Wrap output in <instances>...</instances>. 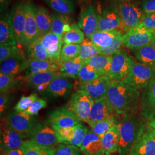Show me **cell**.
Returning a JSON list of instances; mask_svg holds the SVG:
<instances>
[{
    "instance_id": "obj_1",
    "label": "cell",
    "mask_w": 155,
    "mask_h": 155,
    "mask_svg": "<svg viewBox=\"0 0 155 155\" xmlns=\"http://www.w3.org/2000/svg\"><path fill=\"white\" fill-rule=\"evenodd\" d=\"M106 97L117 114L123 116L137 111L141 93L123 81L111 80Z\"/></svg>"
},
{
    "instance_id": "obj_2",
    "label": "cell",
    "mask_w": 155,
    "mask_h": 155,
    "mask_svg": "<svg viewBox=\"0 0 155 155\" xmlns=\"http://www.w3.org/2000/svg\"><path fill=\"white\" fill-rule=\"evenodd\" d=\"M146 121L137 111L122 116L120 123L119 155H126L130 152L134 141L147 124Z\"/></svg>"
},
{
    "instance_id": "obj_3",
    "label": "cell",
    "mask_w": 155,
    "mask_h": 155,
    "mask_svg": "<svg viewBox=\"0 0 155 155\" xmlns=\"http://www.w3.org/2000/svg\"><path fill=\"white\" fill-rule=\"evenodd\" d=\"M117 13L121 23L118 29L123 34L139 25L144 13L130 0H121L119 3Z\"/></svg>"
},
{
    "instance_id": "obj_4",
    "label": "cell",
    "mask_w": 155,
    "mask_h": 155,
    "mask_svg": "<svg viewBox=\"0 0 155 155\" xmlns=\"http://www.w3.org/2000/svg\"><path fill=\"white\" fill-rule=\"evenodd\" d=\"M155 79V68L142 63L133 64L127 76L123 79L124 83L140 90L147 87Z\"/></svg>"
},
{
    "instance_id": "obj_5",
    "label": "cell",
    "mask_w": 155,
    "mask_h": 155,
    "mask_svg": "<svg viewBox=\"0 0 155 155\" xmlns=\"http://www.w3.org/2000/svg\"><path fill=\"white\" fill-rule=\"evenodd\" d=\"M28 137L30 141L39 145L55 150L59 141L55 130L48 121H42L36 124Z\"/></svg>"
},
{
    "instance_id": "obj_6",
    "label": "cell",
    "mask_w": 155,
    "mask_h": 155,
    "mask_svg": "<svg viewBox=\"0 0 155 155\" xmlns=\"http://www.w3.org/2000/svg\"><path fill=\"white\" fill-rule=\"evenodd\" d=\"M94 100L82 90H78L71 95L66 105L79 121L87 122Z\"/></svg>"
},
{
    "instance_id": "obj_7",
    "label": "cell",
    "mask_w": 155,
    "mask_h": 155,
    "mask_svg": "<svg viewBox=\"0 0 155 155\" xmlns=\"http://www.w3.org/2000/svg\"><path fill=\"white\" fill-rule=\"evenodd\" d=\"M129 155H155V129L148 122L134 141Z\"/></svg>"
},
{
    "instance_id": "obj_8",
    "label": "cell",
    "mask_w": 155,
    "mask_h": 155,
    "mask_svg": "<svg viewBox=\"0 0 155 155\" xmlns=\"http://www.w3.org/2000/svg\"><path fill=\"white\" fill-rule=\"evenodd\" d=\"M135 62L125 50H120L111 55V68L108 77L111 80H121L126 77Z\"/></svg>"
},
{
    "instance_id": "obj_9",
    "label": "cell",
    "mask_w": 155,
    "mask_h": 155,
    "mask_svg": "<svg viewBox=\"0 0 155 155\" xmlns=\"http://www.w3.org/2000/svg\"><path fill=\"white\" fill-rule=\"evenodd\" d=\"M155 36V30L147 29L137 26L122 36L123 45L134 50L150 44Z\"/></svg>"
},
{
    "instance_id": "obj_10",
    "label": "cell",
    "mask_w": 155,
    "mask_h": 155,
    "mask_svg": "<svg viewBox=\"0 0 155 155\" xmlns=\"http://www.w3.org/2000/svg\"><path fill=\"white\" fill-rule=\"evenodd\" d=\"M25 137L21 133H18L12 128L5 119H2L1 123L0 145L1 150L20 149L24 143Z\"/></svg>"
},
{
    "instance_id": "obj_11",
    "label": "cell",
    "mask_w": 155,
    "mask_h": 155,
    "mask_svg": "<svg viewBox=\"0 0 155 155\" xmlns=\"http://www.w3.org/2000/svg\"><path fill=\"white\" fill-rule=\"evenodd\" d=\"M25 29L24 41L22 46L27 47L40 38L37 26L36 15L37 8L30 1L25 2Z\"/></svg>"
},
{
    "instance_id": "obj_12",
    "label": "cell",
    "mask_w": 155,
    "mask_h": 155,
    "mask_svg": "<svg viewBox=\"0 0 155 155\" xmlns=\"http://www.w3.org/2000/svg\"><path fill=\"white\" fill-rule=\"evenodd\" d=\"M140 113L147 121L155 118V79L143 89L141 94Z\"/></svg>"
},
{
    "instance_id": "obj_13",
    "label": "cell",
    "mask_w": 155,
    "mask_h": 155,
    "mask_svg": "<svg viewBox=\"0 0 155 155\" xmlns=\"http://www.w3.org/2000/svg\"><path fill=\"white\" fill-rule=\"evenodd\" d=\"M12 24L17 45H22L25 29V2H18L11 12Z\"/></svg>"
},
{
    "instance_id": "obj_14",
    "label": "cell",
    "mask_w": 155,
    "mask_h": 155,
    "mask_svg": "<svg viewBox=\"0 0 155 155\" xmlns=\"http://www.w3.org/2000/svg\"><path fill=\"white\" fill-rule=\"evenodd\" d=\"M110 79L106 76H100L87 82H80L78 90H82L93 100L105 97L111 82Z\"/></svg>"
},
{
    "instance_id": "obj_15",
    "label": "cell",
    "mask_w": 155,
    "mask_h": 155,
    "mask_svg": "<svg viewBox=\"0 0 155 155\" xmlns=\"http://www.w3.org/2000/svg\"><path fill=\"white\" fill-rule=\"evenodd\" d=\"M6 121L11 127L18 133H21L25 137L33 128L35 117L24 112L14 111L5 118Z\"/></svg>"
},
{
    "instance_id": "obj_16",
    "label": "cell",
    "mask_w": 155,
    "mask_h": 155,
    "mask_svg": "<svg viewBox=\"0 0 155 155\" xmlns=\"http://www.w3.org/2000/svg\"><path fill=\"white\" fill-rule=\"evenodd\" d=\"M99 13L94 6L90 5L79 14L78 25L88 38L98 30Z\"/></svg>"
},
{
    "instance_id": "obj_17",
    "label": "cell",
    "mask_w": 155,
    "mask_h": 155,
    "mask_svg": "<svg viewBox=\"0 0 155 155\" xmlns=\"http://www.w3.org/2000/svg\"><path fill=\"white\" fill-rule=\"evenodd\" d=\"M47 121L52 127H72L80 121L71 111L65 106H61L50 112Z\"/></svg>"
},
{
    "instance_id": "obj_18",
    "label": "cell",
    "mask_w": 155,
    "mask_h": 155,
    "mask_svg": "<svg viewBox=\"0 0 155 155\" xmlns=\"http://www.w3.org/2000/svg\"><path fill=\"white\" fill-rule=\"evenodd\" d=\"M117 114L106 97L94 101L87 123L92 127L97 122Z\"/></svg>"
},
{
    "instance_id": "obj_19",
    "label": "cell",
    "mask_w": 155,
    "mask_h": 155,
    "mask_svg": "<svg viewBox=\"0 0 155 155\" xmlns=\"http://www.w3.org/2000/svg\"><path fill=\"white\" fill-rule=\"evenodd\" d=\"M47 51L49 60L59 62L63 45V38L50 32L39 38Z\"/></svg>"
},
{
    "instance_id": "obj_20",
    "label": "cell",
    "mask_w": 155,
    "mask_h": 155,
    "mask_svg": "<svg viewBox=\"0 0 155 155\" xmlns=\"http://www.w3.org/2000/svg\"><path fill=\"white\" fill-rule=\"evenodd\" d=\"M70 79L60 74L51 81L45 93L52 97H66L71 93L74 86Z\"/></svg>"
},
{
    "instance_id": "obj_21",
    "label": "cell",
    "mask_w": 155,
    "mask_h": 155,
    "mask_svg": "<svg viewBox=\"0 0 155 155\" xmlns=\"http://www.w3.org/2000/svg\"><path fill=\"white\" fill-rule=\"evenodd\" d=\"M28 59L24 55L9 58L1 63L0 73L16 77L28 67Z\"/></svg>"
},
{
    "instance_id": "obj_22",
    "label": "cell",
    "mask_w": 155,
    "mask_h": 155,
    "mask_svg": "<svg viewBox=\"0 0 155 155\" xmlns=\"http://www.w3.org/2000/svg\"><path fill=\"white\" fill-rule=\"evenodd\" d=\"M80 150L85 155H103L106 152L101 139L91 129L85 136Z\"/></svg>"
},
{
    "instance_id": "obj_23",
    "label": "cell",
    "mask_w": 155,
    "mask_h": 155,
    "mask_svg": "<svg viewBox=\"0 0 155 155\" xmlns=\"http://www.w3.org/2000/svg\"><path fill=\"white\" fill-rule=\"evenodd\" d=\"M60 73L59 71H45L35 74L28 79L27 86L39 93L45 92L51 81Z\"/></svg>"
},
{
    "instance_id": "obj_24",
    "label": "cell",
    "mask_w": 155,
    "mask_h": 155,
    "mask_svg": "<svg viewBox=\"0 0 155 155\" xmlns=\"http://www.w3.org/2000/svg\"><path fill=\"white\" fill-rule=\"evenodd\" d=\"M25 71L24 79L25 80L40 72L59 71V62L51 61L50 60L39 61L28 59V67Z\"/></svg>"
},
{
    "instance_id": "obj_25",
    "label": "cell",
    "mask_w": 155,
    "mask_h": 155,
    "mask_svg": "<svg viewBox=\"0 0 155 155\" xmlns=\"http://www.w3.org/2000/svg\"><path fill=\"white\" fill-rule=\"evenodd\" d=\"M17 45L12 24L11 12L1 16L0 20V45Z\"/></svg>"
},
{
    "instance_id": "obj_26",
    "label": "cell",
    "mask_w": 155,
    "mask_h": 155,
    "mask_svg": "<svg viewBox=\"0 0 155 155\" xmlns=\"http://www.w3.org/2000/svg\"><path fill=\"white\" fill-rule=\"evenodd\" d=\"M121 23V20L117 12L105 10L99 14L98 30L107 32L118 30Z\"/></svg>"
},
{
    "instance_id": "obj_27",
    "label": "cell",
    "mask_w": 155,
    "mask_h": 155,
    "mask_svg": "<svg viewBox=\"0 0 155 155\" xmlns=\"http://www.w3.org/2000/svg\"><path fill=\"white\" fill-rule=\"evenodd\" d=\"M120 123L111 127L104 136L100 138L101 139L104 148L106 151L109 153H114L118 151L120 137Z\"/></svg>"
},
{
    "instance_id": "obj_28",
    "label": "cell",
    "mask_w": 155,
    "mask_h": 155,
    "mask_svg": "<svg viewBox=\"0 0 155 155\" xmlns=\"http://www.w3.org/2000/svg\"><path fill=\"white\" fill-rule=\"evenodd\" d=\"M84 63V61L79 57L68 61H59V71L61 75L66 77L78 79L79 71Z\"/></svg>"
},
{
    "instance_id": "obj_29",
    "label": "cell",
    "mask_w": 155,
    "mask_h": 155,
    "mask_svg": "<svg viewBox=\"0 0 155 155\" xmlns=\"http://www.w3.org/2000/svg\"><path fill=\"white\" fill-rule=\"evenodd\" d=\"M111 56L98 55L84 61L91 67L100 76L108 77L111 68Z\"/></svg>"
},
{
    "instance_id": "obj_30",
    "label": "cell",
    "mask_w": 155,
    "mask_h": 155,
    "mask_svg": "<svg viewBox=\"0 0 155 155\" xmlns=\"http://www.w3.org/2000/svg\"><path fill=\"white\" fill-rule=\"evenodd\" d=\"M121 33H122L118 30L110 32L97 30L88 38L98 48H105L110 46L114 39Z\"/></svg>"
},
{
    "instance_id": "obj_31",
    "label": "cell",
    "mask_w": 155,
    "mask_h": 155,
    "mask_svg": "<svg viewBox=\"0 0 155 155\" xmlns=\"http://www.w3.org/2000/svg\"><path fill=\"white\" fill-rule=\"evenodd\" d=\"M36 20L40 37L51 32L52 15L47 8L43 6L37 8Z\"/></svg>"
},
{
    "instance_id": "obj_32",
    "label": "cell",
    "mask_w": 155,
    "mask_h": 155,
    "mask_svg": "<svg viewBox=\"0 0 155 155\" xmlns=\"http://www.w3.org/2000/svg\"><path fill=\"white\" fill-rule=\"evenodd\" d=\"M132 52L141 63L155 68V50L150 43L132 50Z\"/></svg>"
},
{
    "instance_id": "obj_33",
    "label": "cell",
    "mask_w": 155,
    "mask_h": 155,
    "mask_svg": "<svg viewBox=\"0 0 155 155\" xmlns=\"http://www.w3.org/2000/svg\"><path fill=\"white\" fill-rule=\"evenodd\" d=\"M26 47V53L28 59L49 61L47 51L39 38Z\"/></svg>"
},
{
    "instance_id": "obj_34",
    "label": "cell",
    "mask_w": 155,
    "mask_h": 155,
    "mask_svg": "<svg viewBox=\"0 0 155 155\" xmlns=\"http://www.w3.org/2000/svg\"><path fill=\"white\" fill-rule=\"evenodd\" d=\"M45 3L56 13L69 15L75 11V5L72 0H43Z\"/></svg>"
},
{
    "instance_id": "obj_35",
    "label": "cell",
    "mask_w": 155,
    "mask_h": 155,
    "mask_svg": "<svg viewBox=\"0 0 155 155\" xmlns=\"http://www.w3.org/2000/svg\"><path fill=\"white\" fill-rule=\"evenodd\" d=\"M85 39V35L75 23L71 24L70 29L64 33V45H81Z\"/></svg>"
},
{
    "instance_id": "obj_36",
    "label": "cell",
    "mask_w": 155,
    "mask_h": 155,
    "mask_svg": "<svg viewBox=\"0 0 155 155\" xmlns=\"http://www.w3.org/2000/svg\"><path fill=\"white\" fill-rule=\"evenodd\" d=\"M70 24V18L68 15L55 12L52 15L51 32L63 38L66 28Z\"/></svg>"
},
{
    "instance_id": "obj_37",
    "label": "cell",
    "mask_w": 155,
    "mask_h": 155,
    "mask_svg": "<svg viewBox=\"0 0 155 155\" xmlns=\"http://www.w3.org/2000/svg\"><path fill=\"white\" fill-rule=\"evenodd\" d=\"M21 149L24 155H55L56 150L39 145L30 140H25Z\"/></svg>"
},
{
    "instance_id": "obj_38",
    "label": "cell",
    "mask_w": 155,
    "mask_h": 155,
    "mask_svg": "<svg viewBox=\"0 0 155 155\" xmlns=\"http://www.w3.org/2000/svg\"><path fill=\"white\" fill-rule=\"evenodd\" d=\"M117 115L118 114H113L100 122H97L91 127V130L101 138L111 127L121 122V121L119 120V116Z\"/></svg>"
},
{
    "instance_id": "obj_39",
    "label": "cell",
    "mask_w": 155,
    "mask_h": 155,
    "mask_svg": "<svg viewBox=\"0 0 155 155\" xmlns=\"http://www.w3.org/2000/svg\"><path fill=\"white\" fill-rule=\"evenodd\" d=\"M81 50L79 58L83 61H89L95 56L100 55V51L89 38L84 39L81 44Z\"/></svg>"
},
{
    "instance_id": "obj_40",
    "label": "cell",
    "mask_w": 155,
    "mask_h": 155,
    "mask_svg": "<svg viewBox=\"0 0 155 155\" xmlns=\"http://www.w3.org/2000/svg\"><path fill=\"white\" fill-rule=\"evenodd\" d=\"M19 83V79L15 76L0 73V93H7Z\"/></svg>"
},
{
    "instance_id": "obj_41",
    "label": "cell",
    "mask_w": 155,
    "mask_h": 155,
    "mask_svg": "<svg viewBox=\"0 0 155 155\" xmlns=\"http://www.w3.org/2000/svg\"><path fill=\"white\" fill-rule=\"evenodd\" d=\"M81 50L80 45H64L61 49L60 61H66L79 56Z\"/></svg>"
},
{
    "instance_id": "obj_42",
    "label": "cell",
    "mask_w": 155,
    "mask_h": 155,
    "mask_svg": "<svg viewBox=\"0 0 155 155\" xmlns=\"http://www.w3.org/2000/svg\"><path fill=\"white\" fill-rule=\"evenodd\" d=\"M75 132L74 136L72 140L67 142L66 144L67 145H72L78 147H81L83 140L88 132V128L81 124H79L74 126Z\"/></svg>"
},
{
    "instance_id": "obj_43",
    "label": "cell",
    "mask_w": 155,
    "mask_h": 155,
    "mask_svg": "<svg viewBox=\"0 0 155 155\" xmlns=\"http://www.w3.org/2000/svg\"><path fill=\"white\" fill-rule=\"evenodd\" d=\"M24 55L21 49L16 45H1L0 46V63L18 55Z\"/></svg>"
},
{
    "instance_id": "obj_44",
    "label": "cell",
    "mask_w": 155,
    "mask_h": 155,
    "mask_svg": "<svg viewBox=\"0 0 155 155\" xmlns=\"http://www.w3.org/2000/svg\"><path fill=\"white\" fill-rule=\"evenodd\" d=\"M100 77L93 68L84 62L78 74V80L80 82H87Z\"/></svg>"
},
{
    "instance_id": "obj_45",
    "label": "cell",
    "mask_w": 155,
    "mask_h": 155,
    "mask_svg": "<svg viewBox=\"0 0 155 155\" xmlns=\"http://www.w3.org/2000/svg\"><path fill=\"white\" fill-rule=\"evenodd\" d=\"M59 143L66 144L72 140L74 136V126L72 127H53Z\"/></svg>"
},
{
    "instance_id": "obj_46",
    "label": "cell",
    "mask_w": 155,
    "mask_h": 155,
    "mask_svg": "<svg viewBox=\"0 0 155 155\" xmlns=\"http://www.w3.org/2000/svg\"><path fill=\"white\" fill-rule=\"evenodd\" d=\"M124 34L121 33L118 35L113 40L112 44L105 48H98L101 55L105 56H111L118 51L121 50V47L123 45L122 36Z\"/></svg>"
},
{
    "instance_id": "obj_47",
    "label": "cell",
    "mask_w": 155,
    "mask_h": 155,
    "mask_svg": "<svg viewBox=\"0 0 155 155\" xmlns=\"http://www.w3.org/2000/svg\"><path fill=\"white\" fill-rule=\"evenodd\" d=\"M38 99V94L33 93L28 96L23 95L15 106V111L16 112H24L32 105L33 102Z\"/></svg>"
},
{
    "instance_id": "obj_48",
    "label": "cell",
    "mask_w": 155,
    "mask_h": 155,
    "mask_svg": "<svg viewBox=\"0 0 155 155\" xmlns=\"http://www.w3.org/2000/svg\"><path fill=\"white\" fill-rule=\"evenodd\" d=\"M81 152L80 149L76 146L59 144L56 148L55 155H81Z\"/></svg>"
},
{
    "instance_id": "obj_49",
    "label": "cell",
    "mask_w": 155,
    "mask_h": 155,
    "mask_svg": "<svg viewBox=\"0 0 155 155\" xmlns=\"http://www.w3.org/2000/svg\"><path fill=\"white\" fill-rule=\"evenodd\" d=\"M47 105V101L45 99L38 98L27 110L24 112L31 116H36L38 114L39 111L46 107Z\"/></svg>"
},
{
    "instance_id": "obj_50",
    "label": "cell",
    "mask_w": 155,
    "mask_h": 155,
    "mask_svg": "<svg viewBox=\"0 0 155 155\" xmlns=\"http://www.w3.org/2000/svg\"><path fill=\"white\" fill-rule=\"evenodd\" d=\"M138 26L147 29L155 30V13L144 14Z\"/></svg>"
},
{
    "instance_id": "obj_51",
    "label": "cell",
    "mask_w": 155,
    "mask_h": 155,
    "mask_svg": "<svg viewBox=\"0 0 155 155\" xmlns=\"http://www.w3.org/2000/svg\"><path fill=\"white\" fill-rule=\"evenodd\" d=\"M142 11L144 14L155 13V0H145L142 5Z\"/></svg>"
},
{
    "instance_id": "obj_52",
    "label": "cell",
    "mask_w": 155,
    "mask_h": 155,
    "mask_svg": "<svg viewBox=\"0 0 155 155\" xmlns=\"http://www.w3.org/2000/svg\"><path fill=\"white\" fill-rule=\"evenodd\" d=\"M10 97L8 93H3L0 95V114L1 116L5 111L9 104Z\"/></svg>"
},
{
    "instance_id": "obj_53",
    "label": "cell",
    "mask_w": 155,
    "mask_h": 155,
    "mask_svg": "<svg viewBox=\"0 0 155 155\" xmlns=\"http://www.w3.org/2000/svg\"><path fill=\"white\" fill-rule=\"evenodd\" d=\"M1 155H24L21 148L16 150H1Z\"/></svg>"
},
{
    "instance_id": "obj_54",
    "label": "cell",
    "mask_w": 155,
    "mask_h": 155,
    "mask_svg": "<svg viewBox=\"0 0 155 155\" xmlns=\"http://www.w3.org/2000/svg\"><path fill=\"white\" fill-rule=\"evenodd\" d=\"M11 0H0V6H1V12L4 11L9 5Z\"/></svg>"
},
{
    "instance_id": "obj_55",
    "label": "cell",
    "mask_w": 155,
    "mask_h": 155,
    "mask_svg": "<svg viewBox=\"0 0 155 155\" xmlns=\"http://www.w3.org/2000/svg\"><path fill=\"white\" fill-rule=\"evenodd\" d=\"M148 124L149 125H150V127H153V128H154L155 129V118L154 119L152 120L151 121H148Z\"/></svg>"
},
{
    "instance_id": "obj_56",
    "label": "cell",
    "mask_w": 155,
    "mask_h": 155,
    "mask_svg": "<svg viewBox=\"0 0 155 155\" xmlns=\"http://www.w3.org/2000/svg\"><path fill=\"white\" fill-rule=\"evenodd\" d=\"M150 44H151V45H152V46L153 47V48H154V50H155V37L153 38V40H152V41H151Z\"/></svg>"
},
{
    "instance_id": "obj_57",
    "label": "cell",
    "mask_w": 155,
    "mask_h": 155,
    "mask_svg": "<svg viewBox=\"0 0 155 155\" xmlns=\"http://www.w3.org/2000/svg\"><path fill=\"white\" fill-rule=\"evenodd\" d=\"M110 155V153H108L107 152H106V153H105L104 155Z\"/></svg>"
},
{
    "instance_id": "obj_58",
    "label": "cell",
    "mask_w": 155,
    "mask_h": 155,
    "mask_svg": "<svg viewBox=\"0 0 155 155\" xmlns=\"http://www.w3.org/2000/svg\"><path fill=\"white\" fill-rule=\"evenodd\" d=\"M81 2H84L86 0H79Z\"/></svg>"
}]
</instances>
